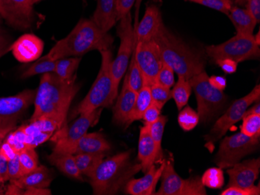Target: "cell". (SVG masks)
<instances>
[{"instance_id":"obj_11","label":"cell","mask_w":260,"mask_h":195,"mask_svg":"<svg viewBox=\"0 0 260 195\" xmlns=\"http://www.w3.org/2000/svg\"><path fill=\"white\" fill-rule=\"evenodd\" d=\"M259 98L260 86L257 85L245 97L235 100L229 110L216 122L210 133L206 135L205 140L207 144L212 145L225 135L231 127L243 119L244 114L249 106L254 102L258 101Z\"/></svg>"},{"instance_id":"obj_38","label":"cell","mask_w":260,"mask_h":195,"mask_svg":"<svg viewBox=\"0 0 260 195\" xmlns=\"http://www.w3.org/2000/svg\"><path fill=\"white\" fill-rule=\"evenodd\" d=\"M168 120L169 119L167 116L160 115L156 122H153L149 126V132H150L152 139L155 142L157 149L160 152H162V137H163L165 125L167 123Z\"/></svg>"},{"instance_id":"obj_6","label":"cell","mask_w":260,"mask_h":195,"mask_svg":"<svg viewBox=\"0 0 260 195\" xmlns=\"http://www.w3.org/2000/svg\"><path fill=\"white\" fill-rule=\"evenodd\" d=\"M188 82L197 97L200 122L208 123L223 109L228 97L223 91L211 86L205 71L189 79Z\"/></svg>"},{"instance_id":"obj_47","label":"cell","mask_w":260,"mask_h":195,"mask_svg":"<svg viewBox=\"0 0 260 195\" xmlns=\"http://www.w3.org/2000/svg\"><path fill=\"white\" fill-rule=\"evenodd\" d=\"M246 10L255 19L256 23L260 22V0H247L245 4Z\"/></svg>"},{"instance_id":"obj_55","label":"cell","mask_w":260,"mask_h":195,"mask_svg":"<svg viewBox=\"0 0 260 195\" xmlns=\"http://www.w3.org/2000/svg\"><path fill=\"white\" fill-rule=\"evenodd\" d=\"M260 33L259 31L257 33L256 35H253L254 38H255V42H256L257 44L260 45V38H259Z\"/></svg>"},{"instance_id":"obj_33","label":"cell","mask_w":260,"mask_h":195,"mask_svg":"<svg viewBox=\"0 0 260 195\" xmlns=\"http://www.w3.org/2000/svg\"><path fill=\"white\" fill-rule=\"evenodd\" d=\"M17 154L23 175L29 174L39 167V157L35 151V148L26 147Z\"/></svg>"},{"instance_id":"obj_3","label":"cell","mask_w":260,"mask_h":195,"mask_svg":"<svg viewBox=\"0 0 260 195\" xmlns=\"http://www.w3.org/2000/svg\"><path fill=\"white\" fill-rule=\"evenodd\" d=\"M114 38L103 32L92 20L81 19L65 38L58 41L44 59L56 61L69 57H81L93 50H108Z\"/></svg>"},{"instance_id":"obj_35","label":"cell","mask_w":260,"mask_h":195,"mask_svg":"<svg viewBox=\"0 0 260 195\" xmlns=\"http://www.w3.org/2000/svg\"><path fill=\"white\" fill-rule=\"evenodd\" d=\"M180 127L185 132L193 130L200 122L198 113L189 106L185 107L183 110H180L178 117Z\"/></svg>"},{"instance_id":"obj_54","label":"cell","mask_w":260,"mask_h":195,"mask_svg":"<svg viewBox=\"0 0 260 195\" xmlns=\"http://www.w3.org/2000/svg\"><path fill=\"white\" fill-rule=\"evenodd\" d=\"M246 1L247 0H234L233 2L237 6H245Z\"/></svg>"},{"instance_id":"obj_5","label":"cell","mask_w":260,"mask_h":195,"mask_svg":"<svg viewBox=\"0 0 260 195\" xmlns=\"http://www.w3.org/2000/svg\"><path fill=\"white\" fill-rule=\"evenodd\" d=\"M102 64L95 81L85 98L80 102L74 110V116L89 113L102 107H109L113 104L118 94L114 90L112 75V62L113 55L110 49L101 51Z\"/></svg>"},{"instance_id":"obj_20","label":"cell","mask_w":260,"mask_h":195,"mask_svg":"<svg viewBox=\"0 0 260 195\" xmlns=\"http://www.w3.org/2000/svg\"><path fill=\"white\" fill-rule=\"evenodd\" d=\"M162 152H159L155 142L152 139L149 126L144 125L140 128L138 145V160L141 164L142 171L146 172L161 158Z\"/></svg>"},{"instance_id":"obj_44","label":"cell","mask_w":260,"mask_h":195,"mask_svg":"<svg viewBox=\"0 0 260 195\" xmlns=\"http://www.w3.org/2000/svg\"><path fill=\"white\" fill-rule=\"evenodd\" d=\"M9 179L10 180H17L23 176V170L19 160L18 154L8 162Z\"/></svg>"},{"instance_id":"obj_13","label":"cell","mask_w":260,"mask_h":195,"mask_svg":"<svg viewBox=\"0 0 260 195\" xmlns=\"http://www.w3.org/2000/svg\"><path fill=\"white\" fill-rule=\"evenodd\" d=\"M35 90H23L12 97H0V130L11 132L17 122L35 101Z\"/></svg>"},{"instance_id":"obj_2","label":"cell","mask_w":260,"mask_h":195,"mask_svg":"<svg viewBox=\"0 0 260 195\" xmlns=\"http://www.w3.org/2000/svg\"><path fill=\"white\" fill-rule=\"evenodd\" d=\"M153 40L158 46L163 63L170 66L178 75L188 80L205 71L204 55L175 35L164 23Z\"/></svg>"},{"instance_id":"obj_14","label":"cell","mask_w":260,"mask_h":195,"mask_svg":"<svg viewBox=\"0 0 260 195\" xmlns=\"http://www.w3.org/2000/svg\"><path fill=\"white\" fill-rule=\"evenodd\" d=\"M134 54L144 77V84L150 87L155 84L156 77L163 65L158 46L153 39L145 42H137Z\"/></svg>"},{"instance_id":"obj_32","label":"cell","mask_w":260,"mask_h":195,"mask_svg":"<svg viewBox=\"0 0 260 195\" xmlns=\"http://www.w3.org/2000/svg\"><path fill=\"white\" fill-rule=\"evenodd\" d=\"M56 61L44 59L42 57L38 59L33 65H30L25 72L22 74V78H28L36 75H43L49 72H54Z\"/></svg>"},{"instance_id":"obj_30","label":"cell","mask_w":260,"mask_h":195,"mask_svg":"<svg viewBox=\"0 0 260 195\" xmlns=\"http://www.w3.org/2000/svg\"><path fill=\"white\" fill-rule=\"evenodd\" d=\"M192 87L188 80L185 77L179 75V80L174 86L172 91V98L175 100V104L179 110H182L187 103L191 95Z\"/></svg>"},{"instance_id":"obj_37","label":"cell","mask_w":260,"mask_h":195,"mask_svg":"<svg viewBox=\"0 0 260 195\" xmlns=\"http://www.w3.org/2000/svg\"><path fill=\"white\" fill-rule=\"evenodd\" d=\"M241 132L247 136L260 135V114H250L242 119Z\"/></svg>"},{"instance_id":"obj_42","label":"cell","mask_w":260,"mask_h":195,"mask_svg":"<svg viewBox=\"0 0 260 195\" xmlns=\"http://www.w3.org/2000/svg\"><path fill=\"white\" fill-rule=\"evenodd\" d=\"M221 195H259V186L249 187H228L220 193Z\"/></svg>"},{"instance_id":"obj_18","label":"cell","mask_w":260,"mask_h":195,"mask_svg":"<svg viewBox=\"0 0 260 195\" xmlns=\"http://www.w3.org/2000/svg\"><path fill=\"white\" fill-rule=\"evenodd\" d=\"M136 18V37L137 42L152 40L163 23L160 9L155 4H150L146 8L145 14L138 24V15Z\"/></svg>"},{"instance_id":"obj_26","label":"cell","mask_w":260,"mask_h":195,"mask_svg":"<svg viewBox=\"0 0 260 195\" xmlns=\"http://www.w3.org/2000/svg\"><path fill=\"white\" fill-rule=\"evenodd\" d=\"M48 159L52 165L55 166L66 175L83 180L82 174L76 164L75 157L73 154L53 152Z\"/></svg>"},{"instance_id":"obj_48","label":"cell","mask_w":260,"mask_h":195,"mask_svg":"<svg viewBox=\"0 0 260 195\" xmlns=\"http://www.w3.org/2000/svg\"><path fill=\"white\" fill-rule=\"evenodd\" d=\"M9 45L10 41L3 28L2 20L0 19V56H4L7 52L10 51V46Z\"/></svg>"},{"instance_id":"obj_53","label":"cell","mask_w":260,"mask_h":195,"mask_svg":"<svg viewBox=\"0 0 260 195\" xmlns=\"http://www.w3.org/2000/svg\"><path fill=\"white\" fill-rule=\"evenodd\" d=\"M8 134V132L0 130V149H1V147H2L3 142L5 140V138Z\"/></svg>"},{"instance_id":"obj_1","label":"cell","mask_w":260,"mask_h":195,"mask_svg":"<svg viewBox=\"0 0 260 195\" xmlns=\"http://www.w3.org/2000/svg\"><path fill=\"white\" fill-rule=\"evenodd\" d=\"M80 90L76 79L65 80L54 72L42 75L35 94V111L30 121L50 117L65 125L70 104Z\"/></svg>"},{"instance_id":"obj_49","label":"cell","mask_w":260,"mask_h":195,"mask_svg":"<svg viewBox=\"0 0 260 195\" xmlns=\"http://www.w3.org/2000/svg\"><path fill=\"white\" fill-rule=\"evenodd\" d=\"M8 160L0 152V180L2 182L7 181L9 179Z\"/></svg>"},{"instance_id":"obj_16","label":"cell","mask_w":260,"mask_h":195,"mask_svg":"<svg viewBox=\"0 0 260 195\" xmlns=\"http://www.w3.org/2000/svg\"><path fill=\"white\" fill-rule=\"evenodd\" d=\"M260 171V159L238 163L227 170L229 175L228 187H249L254 185Z\"/></svg>"},{"instance_id":"obj_43","label":"cell","mask_w":260,"mask_h":195,"mask_svg":"<svg viewBox=\"0 0 260 195\" xmlns=\"http://www.w3.org/2000/svg\"><path fill=\"white\" fill-rule=\"evenodd\" d=\"M162 109L158 105L152 102L151 104L149 106L148 108L144 112V115L142 119L144 120V125L150 126L151 124L158 119L160 115V111Z\"/></svg>"},{"instance_id":"obj_9","label":"cell","mask_w":260,"mask_h":195,"mask_svg":"<svg viewBox=\"0 0 260 195\" xmlns=\"http://www.w3.org/2000/svg\"><path fill=\"white\" fill-rule=\"evenodd\" d=\"M260 135L249 137L242 132L226 137L222 140L215 157L217 167L228 169L255 152L259 146Z\"/></svg>"},{"instance_id":"obj_7","label":"cell","mask_w":260,"mask_h":195,"mask_svg":"<svg viewBox=\"0 0 260 195\" xmlns=\"http://www.w3.org/2000/svg\"><path fill=\"white\" fill-rule=\"evenodd\" d=\"M119 21V26L117 27V34L120 38V45L116 57L112 62L114 90L116 94L119 93V86L121 80L128 69L130 59L137 42L136 26L133 25L131 13L127 14Z\"/></svg>"},{"instance_id":"obj_28","label":"cell","mask_w":260,"mask_h":195,"mask_svg":"<svg viewBox=\"0 0 260 195\" xmlns=\"http://www.w3.org/2000/svg\"><path fill=\"white\" fill-rule=\"evenodd\" d=\"M81 62L80 57H69L56 60L54 73L59 78L65 80H71L77 78L75 72Z\"/></svg>"},{"instance_id":"obj_41","label":"cell","mask_w":260,"mask_h":195,"mask_svg":"<svg viewBox=\"0 0 260 195\" xmlns=\"http://www.w3.org/2000/svg\"><path fill=\"white\" fill-rule=\"evenodd\" d=\"M25 133L23 132L22 128L20 127L17 131L11 132L8 136H7V139L5 140L11 145L14 151L18 153L19 152L23 150V148L27 147L25 144Z\"/></svg>"},{"instance_id":"obj_56","label":"cell","mask_w":260,"mask_h":195,"mask_svg":"<svg viewBox=\"0 0 260 195\" xmlns=\"http://www.w3.org/2000/svg\"><path fill=\"white\" fill-rule=\"evenodd\" d=\"M4 183V182L1 181L0 180V194H2L3 193V187H2V183Z\"/></svg>"},{"instance_id":"obj_46","label":"cell","mask_w":260,"mask_h":195,"mask_svg":"<svg viewBox=\"0 0 260 195\" xmlns=\"http://www.w3.org/2000/svg\"><path fill=\"white\" fill-rule=\"evenodd\" d=\"M221 68L222 70L227 74H232L237 71L238 64L235 61L229 59H218L215 62Z\"/></svg>"},{"instance_id":"obj_58","label":"cell","mask_w":260,"mask_h":195,"mask_svg":"<svg viewBox=\"0 0 260 195\" xmlns=\"http://www.w3.org/2000/svg\"><path fill=\"white\" fill-rule=\"evenodd\" d=\"M1 57H2V56H0V58H1Z\"/></svg>"},{"instance_id":"obj_8","label":"cell","mask_w":260,"mask_h":195,"mask_svg":"<svg viewBox=\"0 0 260 195\" xmlns=\"http://www.w3.org/2000/svg\"><path fill=\"white\" fill-rule=\"evenodd\" d=\"M206 53L214 62L218 59H229L239 63L244 61L259 59L260 49L253 35L236 33L235 37L224 43L207 46Z\"/></svg>"},{"instance_id":"obj_57","label":"cell","mask_w":260,"mask_h":195,"mask_svg":"<svg viewBox=\"0 0 260 195\" xmlns=\"http://www.w3.org/2000/svg\"><path fill=\"white\" fill-rule=\"evenodd\" d=\"M41 1H42V0H33V3H34V4H37V3L41 2ZM83 1H84V2H86V1H87V0H83Z\"/></svg>"},{"instance_id":"obj_45","label":"cell","mask_w":260,"mask_h":195,"mask_svg":"<svg viewBox=\"0 0 260 195\" xmlns=\"http://www.w3.org/2000/svg\"><path fill=\"white\" fill-rule=\"evenodd\" d=\"M137 0H116L117 21L130 13Z\"/></svg>"},{"instance_id":"obj_39","label":"cell","mask_w":260,"mask_h":195,"mask_svg":"<svg viewBox=\"0 0 260 195\" xmlns=\"http://www.w3.org/2000/svg\"><path fill=\"white\" fill-rule=\"evenodd\" d=\"M189 2L195 3L200 5L217 10L219 12L229 15L231 8L234 6L232 0H185Z\"/></svg>"},{"instance_id":"obj_4","label":"cell","mask_w":260,"mask_h":195,"mask_svg":"<svg viewBox=\"0 0 260 195\" xmlns=\"http://www.w3.org/2000/svg\"><path fill=\"white\" fill-rule=\"evenodd\" d=\"M140 170V163L133 164L131 151L120 152L102 160L88 176L93 194H116Z\"/></svg>"},{"instance_id":"obj_52","label":"cell","mask_w":260,"mask_h":195,"mask_svg":"<svg viewBox=\"0 0 260 195\" xmlns=\"http://www.w3.org/2000/svg\"><path fill=\"white\" fill-rule=\"evenodd\" d=\"M250 114H260L259 100L257 101V104H255L253 107H251V108H249V110L247 109L245 114H244V117H245V116L250 115Z\"/></svg>"},{"instance_id":"obj_22","label":"cell","mask_w":260,"mask_h":195,"mask_svg":"<svg viewBox=\"0 0 260 195\" xmlns=\"http://www.w3.org/2000/svg\"><path fill=\"white\" fill-rule=\"evenodd\" d=\"M137 92L128 88L124 81L122 91L113 108V122L117 125H126L135 104Z\"/></svg>"},{"instance_id":"obj_12","label":"cell","mask_w":260,"mask_h":195,"mask_svg":"<svg viewBox=\"0 0 260 195\" xmlns=\"http://www.w3.org/2000/svg\"><path fill=\"white\" fill-rule=\"evenodd\" d=\"M162 183L157 195H207L205 186L200 177L183 179L174 169V163L169 160L165 162L162 172Z\"/></svg>"},{"instance_id":"obj_50","label":"cell","mask_w":260,"mask_h":195,"mask_svg":"<svg viewBox=\"0 0 260 195\" xmlns=\"http://www.w3.org/2000/svg\"><path fill=\"white\" fill-rule=\"evenodd\" d=\"M209 82L214 88L218 89L222 91L225 90L226 86H227L226 79L223 76H218V75H212V76L209 77Z\"/></svg>"},{"instance_id":"obj_19","label":"cell","mask_w":260,"mask_h":195,"mask_svg":"<svg viewBox=\"0 0 260 195\" xmlns=\"http://www.w3.org/2000/svg\"><path fill=\"white\" fill-rule=\"evenodd\" d=\"M165 161L157 168L153 164L145 173V175L140 179H131L125 185V193L131 195H151L155 193L156 186L162 175L165 168Z\"/></svg>"},{"instance_id":"obj_10","label":"cell","mask_w":260,"mask_h":195,"mask_svg":"<svg viewBox=\"0 0 260 195\" xmlns=\"http://www.w3.org/2000/svg\"><path fill=\"white\" fill-rule=\"evenodd\" d=\"M102 108L89 113H80L71 125H64L52 136L51 140L55 142L53 152L70 153L76 142L87 133L90 127L95 125L100 119Z\"/></svg>"},{"instance_id":"obj_36","label":"cell","mask_w":260,"mask_h":195,"mask_svg":"<svg viewBox=\"0 0 260 195\" xmlns=\"http://www.w3.org/2000/svg\"><path fill=\"white\" fill-rule=\"evenodd\" d=\"M152 102L155 103L160 108H163L165 104L172 98V90L160 84H153L150 86Z\"/></svg>"},{"instance_id":"obj_40","label":"cell","mask_w":260,"mask_h":195,"mask_svg":"<svg viewBox=\"0 0 260 195\" xmlns=\"http://www.w3.org/2000/svg\"><path fill=\"white\" fill-rule=\"evenodd\" d=\"M155 84H160L167 88H172L175 85V72L166 64L162 65L156 77Z\"/></svg>"},{"instance_id":"obj_23","label":"cell","mask_w":260,"mask_h":195,"mask_svg":"<svg viewBox=\"0 0 260 195\" xmlns=\"http://www.w3.org/2000/svg\"><path fill=\"white\" fill-rule=\"evenodd\" d=\"M92 20L102 31L108 33L116 24V0H98Z\"/></svg>"},{"instance_id":"obj_21","label":"cell","mask_w":260,"mask_h":195,"mask_svg":"<svg viewBox=\"0 0 260 195\" xmlns=\"http://www.w3.org/2000/svg\"><path fill=\"white\" fill-rule=\"evenodd\" d=\"M111 149L109 142L105 139L104 135L99 132L87 133L81 137L74 145L70 154L77 155L80 153H105Z\"/></svg>"},{"instance_id":"obj_31","label":"cell","mask_w":260,"mask_h":195,"mask_svg":"<svg viewBox=\"0 0 260 195\" xmlns=\"http://www.w3.org/2000/svg\"><path fill=\"white\" fill-rule=\"evenodd\" d=\"M127 70H128V72H127L126 75H125V80L124 81L126 83L128 88L138 93L145 86V84H144V77H143L141 71H140V68L137 65V61H136L134 50L131 59H130L128 69H127Z\"/></svg>"},{"instance_id":"obj_17","label":"cell","mask_w":260,"mask_h":195,"mask_svg":"<svg viewBox=\"0 0 260 195\" xmlns=\"http://www.w3.org/2000/svg\"><path fill=\"white\" fill-rule=\"evenodd\" d=\"M43 50V41L31 33L23 34L10 46V51L15 59L22 63L38 60Z\"/></svg>"},{"instance_id":"obj_15","label":"cell","mask_w":260,"mask_h":195,"mask_svg":"<svg viewBox=\"0 0 260 195\" xmlns=\"http://www.w3.org/2000/svg\"><path fill=\"white\" fill-rule=\"evenodd\" d=\"M33 0H0V17L10 27L27 30L35 22Z\"/></svg>"},{"instance_id":"obj_25","label":"cell","mask_w":260,"mask_h":195,"mask_svg":"<svg viewBox=\"0 0 260 195\" xmlns=\"http://www.w3.org/2000/svg\"><path fill=\"white\" fill-rule=\"evenodd\" d=\"M228 16L235 26L238 34L253 35L254 29L257 23L246 9L240 8L239 6L234 5Z\"/></svg>"},{"instance_id":"obj_24","label":"cell","mask_w":260,"mask_h":195,"mask_svg":"<svg viewBox=\"0 0 260 195\" xmlns=\"http://www.w3.org/2000/svg\"><path fill=\"white\" fill-rule=\"evenodd\" d=\"M52 177L49 169L44 166L38 167L29 174L22 176L11 183L21 190L30 188H48L52 183Z\"/></svg>"},{"instance_id":"obj_34","label":"cell","mask_w":260,"mask_h":195,"mask_svg":"<svg viewBox=\"0 0 260 195\" xmlns=\"http://www.w3.org/2000/svg\"><path fill=\"white\" fill-rule=\"evenodd\" d=\"M201 181L209 188H221L224 183L223 170L220 167L208 169L201 177Z\"/></svg>"},{"instance_id":"obj_29","label":"cell","mask_w":260,"mask_h":195,"mask_svg":"<svg viewBox=\"0 0 260 195\" xmlns=\"http://www.w3.org/2000/svg\"><path fill=\"white\" fill-rule=\"evenodd\" d=\"M76 164L82 175L88 177L105 158V153H80L74 155Z\"/></svg>"},{"instance_id":"obj_27","label":"cell","mask_w":260,"mask_h":195,"mask_svg":"<svg viewBox=\"0 0 260 195\" xmlns=\"http://www.w3.org/2000/svg\"><path fill=\"white\" fill-rule=\"evenodd\" d=\"M151 103L152 98L150 87L144 86L137 93L135 104H134V108H133L132 112H131L129 120H128L126 126L131 125L133 122H136V121L141 120L144 112L148 108Z\"/></svg>"},{"instance_id":"obj_51","label":"cell","mask_w":260,"mask_h":195,"mask_svg":"<svg viewBox=\"0 0 260 195\" xmlns=\"http://www.w3.org/2000/svg\"><path fill=\"white\" fill-rule=\"evenodd\" d=\"M0 152L6 157V159H7L8 161H10L12 159H14L17 154V152L14 151V148H12L11 145L6 140H4V142H3L2 147H1V149H0Z\"/></svg>"}]
</instances>
